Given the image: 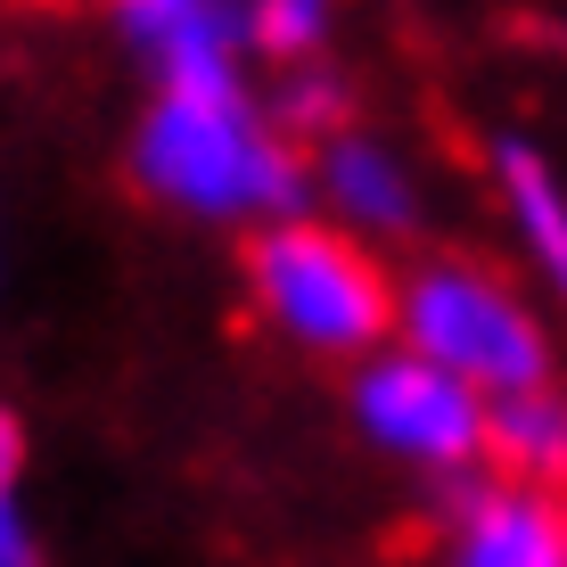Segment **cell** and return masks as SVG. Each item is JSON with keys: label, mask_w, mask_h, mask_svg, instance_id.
Here are the masks:
<instances>
[{"label": "cell", "mask_w": 567, "mask_h": 567, "mask_svg": "<svg viewBox=\"0 0 567 567\" xmlns=\"http://www.w3.org/2000/svg\"><path fill=\"white\" fill-rule=\"evenodd\" d=\"M132 173L182 214H214V223H288V206L305 198V156L288 148V132L264 124V107L239 83H189L156 91L141 141H132Z\"/></svg>", "instance_id": "obj_1"}, {"label": "cell", "mask_w": 567, "mask_h": 567, "mask_svg": "<svg viewBox=\"0 0 567 567\" xmlns=\"http://www.w3.org/2000/svg\"><path fill=\"white\" fill-rule=\"evenodd\" d=\"M247 288L264 321L312 354H370L395 329V280L329 223H264L247 247Z\"/></svg>", "instance_id": "obj_2"}, {"label": "cell", "mask_w": 567, "mask_h": 567, "mask_svg": "<svg viewBox=\"0 0 567 567\" xmlns=\"http://www.w3.org/2000/svg\"><path fill=\"white\" fill-rule=\"evenodd\" d=\"M395 329H403V354L436 362L444 379H461L468 395H485V403L551 386V346H543L535 312H526L494 271L427 264L412 288H395Z\"/></svg>", "instance_id": "obj_3"}, {"label": "cell", "mask_w": 567, "mask_h": 567, "mask_svg": "<svg viewBox=\"0 0 567 567\" xmlns=\"http://www.w3.org/2000/svg\"><path fill=\"white\" fill-rule=\"evenodd\" d=\"M354 412L386 453H403L420 468H468V461H485V420H494V403L468 395L461 379H444L436 362H420V354L395 346V354L362 362Z\"/></svg>", "instance_id": "obj_4"}, {"label": "cell", "mask_w": 567, "mask_h": 567, "mask_svg": "<svg viewBox=\"0 0 567 567\" xmlns=\"http://www.w3.org/2000/svg\"><path fill=\"white\" fill-rule=\"evenodd\" d=\"M115 17L148 50V66L165 74V91L239 83L230 58L247 42V0H115Z\"/></svg>", "instance_id": "obj_5"}, {"label": "cell", "mask_w": 567, "mask_h": 567, "mask_svg": "<svg viewBox=\"0 0 567 567\" xmlns=\"http://www.w3.org/2000/svg\"><path fill=\"white\" fill-rule=\"evenodd\" d=\"M453 567H567V502L526 485H485L461 502Z\"/></svg>", "instance_id": "obj_6"}, {"label": "cell", "mask_w": 567, "mask_h": 567, "mask_svg": "<svg viewBox=\"0 0 567 567\" xmlns=\"http://www.w3.org/2000/svg\"><path fill=\"white\" fill-rule=\"evenodd\" d=\"M485 461H502L511 485H526V494L567 502V395L535 386V395L494 403V420H485Z\"/></svg>", "instance_id": "obj_7"}, {"label": "cell", "mask_w": 567, "mask_h": 567, "mask_svg": "<svg viewBox=\"0 0 567 567\" xmlns=\"http://www.w3.org/2000/svg\"><path fill=\"white\" fill-rule=\"evenodd\" d=\"M494 173H502V198H511L518 214V230H526V247H535V264L551 271V288L567 297V189H559V173L543 165L526 141H511L494 156Z\"/></svg>", "instance_id": "obj_8"}, {"label": "cell", "mask_w": 567, "mask_h": 567, "mask_svg": "<svg viewBox=\"0 0 567 567\" xmlns=\"http://www.w3.org/2000/svg\"><path fill=\"white\" fill-rule=\"evenodd\" d=\"M321 182H329V198L354 214V223H379V230L412 223V182H403V165L386 148L354 141V132H338V141L321 148Z\"/></svg>", "instance_id": "obj_9"}, {"label": "cell", "mask_w": 567, "mask_h": 567, "mask_svg": "<svg viewBox=\"0 0 567 567\" xmlns=\"http://www.w3.org/2000/svg\"><path fill=\"white\" fill-rule=\"evenodd\" d=\"M329 33V0H247V42L271 58H312Z\"/></svg>", "instance_id": "obj_10"}, {"label": "cell", "mask_w": 567, "mask_h": 567, "mask_svg": "<svg viewBox=\"0 0 567 567\" xmlns=\"http://www.w3.org/2000/svg\"><path fill=\"white\" fill-rule=\"evenodd\" d=\"M17 468H25V427L0 412V567H42L25 518H17Z\"/></svg>", "instance_id": "obj_11"}]
</instances>
